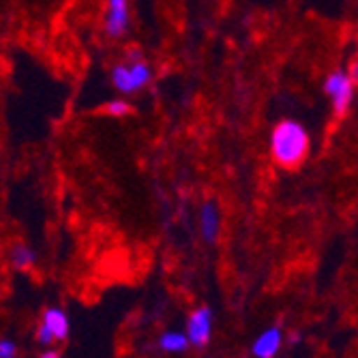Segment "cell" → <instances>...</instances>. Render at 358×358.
Instances as JSON below:
<instances>
[{
	"mask_svg": "<svg viewBox=\"0 0 358 358\" xmlns=\"http://www.w3.org/2000/svg\"><path fill=\"white\" fill-rule=\"evenodd\" d=\"M185 335L189 339V345L193 348H206L210 337H213V331H215V313L210 307H198L193 309L187 317V324H185Z\"/></svg>",
	"mask_w": 358,
	"mask_h": 358,
	"instance_id": "5",
	"label": "cell"
},
{
	"mask_svg": "<svg viewBox=\"0 0 358 358\" xmlns=\"http://www.w3.org/2000/svg\"><path fill=\"white\" fill-rule=\"evenodd\" d=\"M271 150L281 168H299L309 155V136L296 120H283L275 127Z\"/></svg>",
	"mask_w": 358,
	"mask_h": 358,
	"instance_id": "1",
	"label": "cell"
},
{
	"mask_svg": "<svg viewBox=\"0 0 358 358\" xmlns=\"http://www.w3.org/2000/svg\"><path fill=\"white\" fill-rule=\"evenodd\" d=\"M159 348L164 350L166 354H185L191 345L185 333L180 331H166L161 333L159 337Z\"/></svg>",
	"mask_w": 358,
	"mask_h": 358,
	"instance_id": "10",
	"label": "cell"
},
{
	"mask_svg": "<svg viewBox=\"0 0 358 358\" xmlns=\"http://www.w3.org/2000/svg\"><path fill=\"white\" fill-rule=\"evenodd\" d=\"M354 86H356V64H352L350 76L345 71H335L327 78V94L333 99L335 116L343 118L352 106V96H354Z\"/></svg>",
	"mask_w": 358,
	"mask_h": 358,
	"instance_id": "4",
	"label": "cell"
},
{
	"mask_svg": "<svg viewBox=\"0 0 358 358\" xmlns=\"http://www.w3.org/2000/svg\"><path fill=\"white\" fill-rule=\"evenodd\" d=\"M71 320L62 307H48L43 311L41 324L37 327V343L43 348H52V343H62L69 339Z\"/></svg>",
	"mask_w": 358,
	"mask_h": 358,
	"instance_id": "2",
	"label": "cell"
},
{
	"mask_svg": "<svg viewBox=\"0 0 358 358\" xmlns=\"http://www.w3.org/2000/svg\"><path fill=\"white\" fill-rule=\"evenodd\" d=\"M20 348L13 339L9 337H0V358H17Z\"/></svg>",
	"mask_w": 358,
	"mask_h": 358,
	"instance_id": "11",
	"label": "cell"
},
{
	"mask_svg": "<svg viewBox=\"0 0 358 358\" xmlns=\"http://www.w3.org/2000/svg\"><path fill=\"white\" fill-rule=\"evenodd\" d=\"M37 251L32 249L30 245L26 243H15L11 249H9V264L13 266V271L17 273H26V271H32L37 264Z\"/></svg>",
	"mask_w": 358,
	"mask_h": 358,
	"instance_id": "9",
	"label": "cell"
},
{
	"mask_svg": "<svg viewBox=\"0 0 358 358\" xmlns=\"http://www.w3.org/2000/svg\"><path fill=\"white\" fill-rule=\"evenodd\" d=\"M106 112H108L110 116H114V118H120V116H127L129 112H131V108H129V103H124L122 99H116V101L108 103Z\"/></svg>",
	"mask_w": 358,
	"mask_h": 358,
	"instance_id": "12",
	"label": "cell"
},
{
	"mask_svg": "<svg viewBox=\"0 0 358 358\" xmlns=\"http://www.w3.org/2000/svg\"><path fill=\"white\" fill-rule=\"evenodd\" d=\"M129 26V5L127 0H108L106 30L110 37H120Z\"/></svg>",
	"mask_w": 358,
	"mask_h": 358,
	"instance_id": "7",
	"label": "cell"
},
{
	"mask_svg": "<svg viewBox=\"0 0 358 358\" xmlns=\"http://www.w3.org/2000/svg\"><path fill=\"white\" fill-rule=\"evenodd\" d=\"M152 78L150 64L144 60H131V62H120L112 71V82L114 86L124 92V94H134L142 90Z\"/></svg>",
	"mask_w": 358,
	"mask_h": 358,
	"instance_id": "3",
	"label": "cell"
},
{
	"mask_svg": "<svg viewBox=\"0 0 358 358\" xmlns=\"http://www.w3.org/2000/svg\"><path fill=\"white\" fill-rule=\"evenodd\" d=\"M283 341H285L283 329L279 324H273V327H268L266 331H262L253 339L251 356L253 358H275L279 354V350L283 348Z\"/></svg>",
	"mask_w": 358,
	"mask_h": 358,
	"instance_id": "6",
	"label": "cell"
},
{
	"mask_svg": "<svg viewBox=\"0 0 358 358\" xmlns=\"http://www.w3.org/2000/svg\"><path fill=\"white\" fill-rule=\"evenodd\" d=\"M39 358H60V354H58V350H54V348H45V350L39 354Z\"/></svg>",
	"mask_w": 358,
	"mask_h": 358,
	"instance_id": "13",
	"label": "cell"
},
{
	"mask_svg": "<svg viewBox=\"0 0 358 358\" xmlns=\"http://www.w3.org/2000/svg\"><path fill=\"white\" fill-rule=\"evenodd\" d=\"M221 230V217L215 202H204L200 210V232L206 243H215Z\"/></svg>",
	"mask_w": 358,
	"mask_h": 358,
	"instance_id": "8",
	"label": "cell"
}]
</instances>
